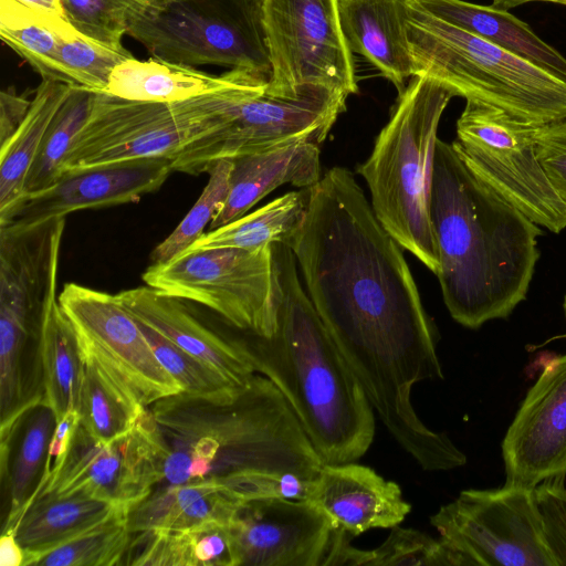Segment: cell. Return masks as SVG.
I'll use <instances>...</instances> for the list:
<instances>
[{"label":"cell","instance_id":"cell-23","mask_svg":"<svg viewBox=\"0 0 566 566\" xmlns=\"http://www.w3.org/2000/svg\"><path fill=\"white\" fill-rule=\"evenodd\" d=\"M319 157V145L303 142L232 159L228 198L210 230L241 218L284 184L301 189L313 187L322 178Z\"/></svg>","mask_w":566,"mask_h":566},{"label":"cell","instance_id":"cell-28","mask_svg":"<svg viewBox=\"0 0 566 566\" xmlns=\"http://www.w3.org/2000/svg\"><path fill=\"white\" fill-rule=\"evenodd\" d=\"M71 86L42 80L25 119L11 138L0 146V224L6 223L23 202L32 164Z\"/></svg>","mask_w":566,"mask_h":566},{"label":"cell","instance_id":"cell-43","mask_svg":"<svg viewBox=\"0 0 566 566\" xmlns=\"http://www.w3.org/2000/svg\"><path fill=\"white\" fill-rule=\"evenodd\" d=\"M546 544L556 566H566V486L564 479L534 489Z\"/></svg>","mask_w":566,"mask_h":566},{"label":"cell","instance_id":"cell-12","mask_svg":"<svg viewBox=\"0 0 566 566\" xmlns=\"http://www.w3.org/2000/svg\"><path fill=\"white\" fill-rule=\"evenodd\" d=\"M537 126L499 108L467 101L451 145L499 195L537 226L559 233L566 228V206L537 158Z\"/></svg>","mask_w":566,"mask_h":566},{"label":"cell","instance_id":"cell-4","mask_svg":"<svg viewBox=\"0 0 566 566\" xmlns=\"http://www.w3.org/2000/svg\"><path fill=\"white\" fill-rule=\"evenodd\" d=\"M149 409L165 447L158 486L249 471L315 478L325 464L281 391L258 373L231 398L179 392Z\"/></svg>","mask_w":566,"mask_h":566},{"label":"cell","instance_id":"cell-16","mask_svg":"<svg viewBox=\"0 0 566 566\" xmlns=\"http://www.w3.org/2000/svg\"><path fill=\"white\" fill-rule=\"evenodd\" d=\"M506 484L535 489L566 474V354L549 358L502 441Z\"/></svg>","mask_w":566,"mask_h":566},{"label":"cell","instance_id":"cell-44","mask_svg":"<svg viewBox=\"0 0 566 566\" xmlns=\"http://www.w3.org/2000/svg\"><path fill=\"white\" fill-rule=\"evenodd\" d=\"M535 150L548 181L566 206V118L536 127Z\"/></svg>","mask_w":566,"mask_h":566},{"label":"cell","instance_id":"cell-30","mask_svg":"<svg viewBox=\"0 0 566 566\" xmlns=\"http://www.w3.org/2000/svg\"><path fill=\"white\" fill-rule=\"evenodd\" d=\"M43 401L56 421L76 409L82 385L84 357L74 326L53 296L42 313L38 334Z\"/></svg>","mask_w":566,"mask_h":566},{"label":"cell","instance_id":"cell-6","mask_svg":"<svg viewBox=\"0 0 566 566\" xmlns=\"http://www.w3.org/2000/svg\"><path fill=\"white\" fill-rule=\"evenodd\" d=\"M407 39L413 75L465 101L543 125L566 118V81L408 0Z\"/></svg>","mask_w":566,"mask_h":566},{"label":"cell","instance_id":"cell-19","mask_svg":"<svg viewBox=\"0 0 566 566\" xmlns=\"http://www.w3.org/2000/svg\"><path fill=\"white\" fill-rule=\"evenodd\" d=\"M65 218L28 230L0 227V322L38 333L56 295Z\"/></svg>","mask_w":566,"mask_h":566},{"label":"cell","instance_id":"cell-11","mask_svg":"<svg viewBox=\"0 0 566 566\" xmlns=\"http://www.w3.org/2000/svg\"><path fill=\"white\" fill-rule=\"evenodd\" d=\"M270 91L287 98L358 93L338 0H262Z\"/></svg>","mask_w":566,"mask_h":566},{"label":"cell","instance_id":"cell-40","mask_svg":"<svg viewBox=\"0 0 566 566\" xmlns=\"http://www.w3.org/2000/svg\"><path fill=\"white\" fill-rule=\"evenodd\" d=\"M145 0H61L65 17L80 34L115 50H125L133 15Z\"/></svg>","mask_w":566,"mask_h":566},{"label":"cell","instance_id":"cell-49","mask_svg":"<svg viewBox=\"0 0 566 566\" xmlns=\"http://www.w3.org/2000/svg\"><path fill=\"white\" fill-rule=\"evenodd\" d=\"M528 2H551L566 6V0H492V6L499 9L509 10Z\"/></svg>","mask_w":566,"mask_h":566},{"label":"cell","instance_id":"cell-31","mask_svg":"<svg viewBox=\"0 0 566 566\" xmlns=\"http://www.w3.org/2000/svg\"><path fill=\"white\" fill-rule=\"evenodd\" d=\"M56 426L53 410L42 400L28 409L18 420L19 440L12 459L1 468L2 481L9 484L10 510L3 532L10 531L29 503L42 491L49 446ZM3 483V482H2Z\"/></svg>","mask_w":566,"mask_h":566},{"label":"cell","instance_id":"cell-35","mask_svg":"<svg viewBox=\"0 0 566 566\" xmlns=\"http://www.w3.org/2000/svg\"><path fill=\"white\" fill-rule=\"evenodd\" d=\"M96 93L83 86H71L32 164L25 182V197L46 189L61 177L63 161L88 117Z\"/></svg>","mask_w":566,"mask_h":566},{"label":"cell","instance_id":"cell-14","mask_svg":"<svg viewBox=\"0 0 566 566\" xmlns=\"http://www.w3.org/2000/svg\"><path fill=\"white\" fill-rule=\"evenodd\" d=\"M57 302L74 326L82 349L142 406L182 392L164 368L137 319L115 294L77 283H66Z\"/></svg>","mask_w":566,"mask_h":566},{"label":"cell","instance_id":"cell-27","mask_svg":"<svg viewBox=\"0 0 566 566\" xmlns=\"http://www.w3.org/2000/svg\"><path fill=\"white\" fill-rule=\"evenodd\" d=\"M241 501L214 480L163 485L128 512L132 533L178 531L203 523L230 524Z\"/></svg>","mask_w":566,"mask_h":566},{"label":"cell","instance_id":"cell-26","mask_svg":"<svg viewBox=\"0 0 566 566\" xmlns=\"http://www.w3.org/2000/svg\"><path fill=\"white\" fill-rule=\"evenodd\" d=\"M119 510L128 511L82 493H39L8 532L14 534L27 558L71 541Z\"/></svg>","mask_w":566,"mask_h":566},{"label":"cell","instance_id":"cell-25","mask_svg":"<svg viewBox=\"0 0 566 566\" xmlns=\"http://www.w3.org/2000/svg\"><path fill=\"white\" fill-rule=\"evenodd\" d=\"M239 71L212 75L154 56L148 60L133 56L114 67L104 93L137 102L176 103L226 90L237 80Z\"/></svg>","mask_w":566,"mask_h":566},{"label":"cell","instance_id":"cell-9","mask_svg":"<svg viewBox=\"0 0 566 566\" xmlns=\"http://www.w3.org/2000/svg\"><path fill=\"white\" fill-rule=\"evenodd\" d=\"M143 280L168 295L209 307L238 331L262 337L275 332L279 285L272 243L186 250L153 263Z\"/></svg>","mask_w":566,"mask_h":566},{"label":"cell","instance_id":"cell-32","mask_svg":"<svg viewBox=\"0 0 566 566\" xmlns=\"http://www.w3.org/2000/svg\"><path fill=\"white\" fill-rule=\"evenodd\" d=\"M83 357L76 407L80 426L94 440L109 442L132 431L148 407L142 406L91 354L83 350Z\"/></svg>","mask_w":566,"mask_h":566},{"label":"cell","instance_id":"cell-18","mask_svg":"<svg viewBox=\"0 0 566 566\" xmlns=\"http://www.w3.org/2000/svg\"><path fill=\"white\" fill-rule=\"evenodd\" d=\"M172 161L138 158L63 174L46 189L28 195L0 227L28 230L75 211L136 202L164 185Z\"/></svg>","mask_w":566,"mask_h":566},{"label":"cell","instance_id":"cell-13","mask_svg":"<svg viewBox=\"0 0 566 566\" xmlns=\"http://www.w3.org/2000/svg\"><path fill=\"white\" fill-rule=\"evenodd\" d=\"M430 524L468 565L556 566L534 489L505 483L463 490L430 516Z\"/></svg>","mask_w":566,"mask_h":566},{"label":"cell","instance_id":"cell-7","mask_svg":"<svg viewBox=\"0 0 566 566\" xmlns=\"http://www.w3.org/2000/svg\"><path fill=\"white\" fill-rule=\"evenodd\" d=\"M248 71L220 92L176 103L124 99L96 93L88 117L75 137L61 176L138 158L176 159L227 120L234 92Z\"/></svg>","mask_w":566,"mask_h":566},{"label":"cell","instance_id":"cell-34","mask_svg":"<svg viewBox=\"0 0 566 566\" xmlns=\"http://www.w3.org/2000/svg\"><path fill=\"white\" fill-rule=\"evenodd\" d=\"M73 31L71 24H57L25 9L0 2L1 40L43 80L69 84L59 62V48L62 35Z\"/></svg>","mask_w":566,"mask_h":566},{"label":"cell","instance_id":"cell-24","mask_svg":"<svg viewBox=\"0 0 566 566\" xmlns=\"http://www.w3.org/2000/svg\"><path fill=\"white\" fill-rule=\"evenodd\" d=\"M428 13L566 81V57L507 10L464 0H412Z\"/></svg>","mask_w":566,"mask_h":566},{"label":"cell","instance_id":"cell-45","mask_svg":"<svg viewBox=\"0 0 566 566\" xmlns=\"http://www.w3.org/2000/svg\"><path fill=\"white\" fill-rule=\"evenodd\" d=\"M78 427L80 415L77 409L69 410L61 417L60 420L56 421V426L49 446L48 460L44 471L45 483L63 465Z\"/></svg>","mask_w":566,"mask_h":566},{"label":"cell","instance_id":"cell-41","mask_svg":"<svg viewBox=\"0 0 566 566\" xmlns=\"http://www.w3.org/2000/svg\"><path fill=\"white\" fill-rule=\"evenodd\" d=\"M371 551L369 566H468L465 559L441 537L396 525Z\"/></svg>","mask_w":566,"mask_h":566},{"label":"cell","instance_id":"cell-15","mask_svg":"<svg viewBox=\"0 0 566 566\" xmlns=\"http://www.w3.org/2000/svg\"><path fill=\"white\" fill-rule=\"evenodd\" d=\"M164 450L149 407L132 431L109 442L80 426L63 465L40 493H82L130 511L161 483Z\"/></svg>","mask_w":566,"mask_h":566},{"label":"cell","instance_id":"cell-38","mask_svg":"<svg viewBox=\"0 0 566 566\" xmlns=\"http://www.w3.org/2000/svg\"><path fill=\"white\" fill-rule=\"evenodd\" d=\"M137 323L155 356L178 381L182 392L207 400H223L233 397L242 388L229 381L217 370L188 354L142 321L137 319Z\"/></svg>","mask_w":566,"mask_h":566},{"label":"cell","instance_id":"cell-47","mask_svg":"<svg viewBox=\"0 0 566 566\" xmlns=\"http://www.w3.org/2000/svg\"><path fill=\"white\" fill-rule=\"evenodd\" d=\"M0 2L25 9L57 24H70L61 0H0Z\"/></svg>","mask_w":566,"mask_h":566},{"label":"cell","instance_id":"cell-20","mask_svg":"<svg viewBox=\"0 0 566 566\" xmlns=\"http://www.w3.org/2000/svg\"><path fill=\"white\" fill-rule=\"evenodd\" d=\"M352 537L373 528L400 525L411 511L402 491L369 467L356 461L324 464L306 499Z\"/></svg>","mask_w":566,"mask_h":566},{"label":"cell","instance_id":"cell-36","mask_svg":"<svg viewBox=\"0 0 566 566\" xmlns=\"http://www.w3.org/2000/svg\"><path fill=\"white\" fill-rule=\"evenodd\" d=\"M128 512L119 510L71 541L24 558L23 566L123 565L133 539Z\"/></svg>","mask_w":566,"mask_h":566},{"label":"cell","instance_id":"cell-33","mask_svg":"<svg viewBox=\"0 0 566 566\" xmlns=\"http://www.w3.org/2000/svg\"><path fill=\"white\" fill-rule=\"evenodd\" d=\"M308 200L310 188L287 192L249 214L209 230L187 250L250 249L274 242L286 244L302 224Z\"/></svg>","mask_w":566,"mask_h":566},{"label":"cell","instance_id":"cell-37","mask_svg":"<svg viewBox=\"0 0 566 566\" xmlns=\"http://www.w3.org/2000/svg\"><path fill=\"white\" fill-rule=\"evenodd\" d=\"M232 167V160L221 159L207 170L209 179L203 191L175 230L153 250V263L176 258L203 234L227 201Z\"/></svg>","mask_w":566,"mask_h":566},{"label":"cell","instance_id":"cell-10","mask_svg":"<svg viewBox=\"0 0 566 566\" xmlns=\"http://www.w3.org/2000/svg\"><path fill=\"white\" fill-rule=\"evenodd\" d=\"M269 78L249 72L235 90L226 123L174 159L172 170L198 175L221 159L303 142L321 146L346 111L347 97L333 93L282 97L270 91Z\"/></svg>","mask_w":566,"mask_h":566},{"label":"cell","instance_id":"cell-46","mask_svg":"<svg viewBox=\"0 0 566 566\" xmlns=\"http://www.w3.org/2000/svg\"><path fill=\"white\" fill-rule=\"evenodd\" d=\"M32 99L18 95L12 90L0 94V146L3 145L25 119Z\"/></svg>","mask_w":566,"mask_h":566},{"label":"cell","instance_id":"cell-17","mask_svg":"<svg viewBox=\"0 0 566 566\" xmlns=\"http://www.w3.org/2000/svg\"><path fill=\"white\" fill-rule=\"evenodd\" d=\"M238 566H324L334 525L306 500L241 502L230 523Z\"/></svg>","mask_w":566,"mask_h":566},{"label":"cell","instance_id":"cell-3","mask_svg":"<svg viewBox=\"0 0 566 566\" xmlns=\"http://www.w3.org/2000/svg\"><path fill=\"white\" fill-rule=\"evenodd\" d=\"M279 285L272 336L238 335L255 373L281 391L326 464L357 461L376 430L374 408L303 289L296 259L272 243Z\"/></svg>","mask_w":566,"mask_h":566},{"label":"cell","instance_id":"cell-39","mask_svg":"<svg viewBox=\"0 0 566 566\" xmlns=\"http://www.w3.org/2000/svg\"><path fill=\"white\" fill-rule=\"evenodd\" d=\"M133 57L125 50H115L95 42L76 31L63 34L59 62L70 85H78L104 93L109 75L120 62Z\"/></svg>","mask_w":566,"mask_h":566},{"label":"cell","instance_id":"cell-42","mask_svg":"<svg viewBox=\"0 0 566 566\" xmlns=\"http://www.w3.org/2000/svg\"><path fill=\"white\" fill-rule=\"evenodd\" d=\"M313 480L294 472L249 471L214 481L238 501L248 502L269 499L306 500Z\"/></svg>","mask_w":566,"mask_h":566},{"label":"cell","instance_id":"cell-1","mask_svg":"<svg viewBox=\"0 0 566 566\" xmlns=\"http://www.w3.org/2000/svg\"><path fill=\"white\" fill-rule=\"evenodd\" d=\"M286 245L306 293L370 405L424 471H448L462 451L430 429L415 385L443 378L437 335L401 245L377 219L353 172L328 169L310 188L305 218Z\"/></svg>","mask_w":566,"mask_h":566},{"label":"cell","instance_id":"cell-2","mask_svg":"<svg viewBox=\"0 0 566 566\" xmlns=\"http://www.w3.org/2000/svg\"><path fill=\"white\" fill-rule=\"evenodd\" d=\"M442 297L468 328L506 318L526 297L539 259L538 226L438 138L430 192Z\"/></svg>","mask_w":566,"mask_h":566},{"label":"cell","instance_id":"cell-22","mask_svg":"<svg viewBox=\"0 0 566 566\" xmlns=\"http://www.w3.org/2000/svg\"><path fill=\"white\" fill-rule=\"evenodd\" d=\"M338 13L350 51L364 56L402 93L413 76L408 0H338Z\"/></svg>","mask_w":566,"mask_h":566},{"label":"cell","instance_id":"cell-5","mask_svg":"<svg viewBox=\"0 0 566 566\" xmlns=\"http://www.w3.org/2000/svg\"><path fill=\"white\" fill-rule=\"evenodd\" d=\"M453 93L413 75L369 157L357 167L371 208L389 234L437 274L439 259L430 221V192L438 126Z\"/></svg>","mask_w":566,"mask_h":566},{"label":"cell","instance_id":"cell-21","mask_svg":"<svg viewBox=\"0 0 566 566\" xmlns=\"http://www.w3.org/2000/svg\"><path fill=\"white\" fill-rule=\"evenodd\" d=\"M115 296L134 317L235 386H245L255 374L238 335H224L207 326L181 298L148 285L124 290Z\"/></svg>","mask_w":566,"mask_h":566},{"label":"cell","instance_id":"cell-50","mask_svg":"<svg viewBox=\"0 0 566 566\" xmlns=\"http://www.w3.org/2000/svg\"><path fill=\"white\" fill-rule=\"evenodd\" d=\"M563 307H564V312H565V317H566V295L564 297V303H563Z\"/></svg>","mask_w":566,"mask_h":566},{"label":"cell","instance_id":"cell-8","mask_svg":"<svg viewBox=\"0 0 566 566\" xmlns=\"http://www.w3.org/2000/svg\"><path fill=\"white\" fill-rule=\"evenodd\" d=\"M127 34L156 59L270 77L262 0H145Z\"/></svg>","mask_w":566,"mask_h":566},{"label":"cell","instance_id":"cell-48","mask_svg":"<svg viewBox=\"0 0 566 566\" xmlns=\"http://www.w3.org/2000/svg\"><path fill=\"white\" fill-rule=\"evenodd\" d=\"M24 552L12 532H3L0 538V565L22 566Z\"/></svg>","mask_w":566,"mask_h":566},{"label":"cell","instance_id":"cell-29","mask_svg":"<svg viewBox=\"0 0 566 566\" xmlns=\"http://www.w3.org/2000/svg\"><path fill=\"white\" fill-rule=\"evenodd\" d=\"M126 565L238 566L230 524L209 522L178 531L133 533Z\"/></svg>","mask_w":566,"mask_h":566}]
</instances>
